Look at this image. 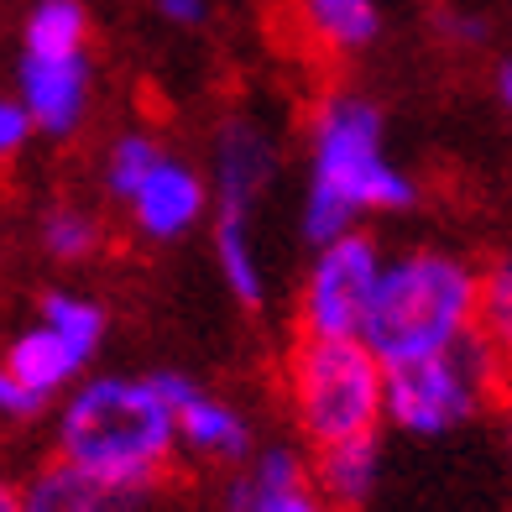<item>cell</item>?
I'll return each mask as SVG.
<instances>
[{
    "label": "cell",
    "instance_id": "obj_14",
    "mask_svg": "<svg viewBox=\"0 0 512 512\" xmlns=\"http://www.w3.org/2000/svg\"><path fill=\"white\" fill-rule=\"evenodd\" d=\"M209 251H215L220 283L241 309H262L267 304V262H262V241H256V215L241 209H209Z\"/></svg>",
    "mask_w": 512,
    "mask_h": 512
},
{
    "label": "cell",
    "instance_id": "obj_10",
    "mask_svg": "<svg viewBox=\"0 0 512 512\" xmlns=\"http://www.w3.org/2000/svg\"><path fill=\"white\" fill-rule=\"evenodd\" d=\"M277 168H283V152H277V136L267 121L236 110L225 115L209 136V209H241V215H256L262 194L272 189Z\"/></svg>",
    "mask_w": 512,
    "mask_h": 512
},
{
    "label": "cell",
    "instance_id": "obj_12",
    "mask_svg": "<svg viewBox=\"0 0 512 512\" xmlns=\"http://www.w3.org/2000/svg\"><path fill=\"white\" fill-rule=\"evenodd\" d=\"M225 512H335L298 445H256L225 481Z\"/></svg>",
    "mask_w": 512,
    "mask_h": 512
},
{
    "label": "cell",
    "instance_id": "obj_3",
    "mask_svg": "<svg viewBox=\"0 0 512 512\" xmlns=\"http://www.w3.org/2000/svg\"><path fill=\"white\" fill-rule=\"evenodd\" d=\"M476 330V267L450 246H408L382 256V277L361 324V345L387 366L424 361Z\"/></svg>",
    "mask_w": 512,
    "mask_h": 512
},
{
    "label": "cell",
    "instance_id": "obj_20",
    "mask_svg": "<svg viewBox=\"0 0 512 512\" xmlns=\"http://www.w3.org/2000/svg\"><path fill=\"white\" fill-rule=\"evenodd\" d=\"M42 413H48V403H42L32 387H21L11 371H6V361H0V418L27 424V418H42Z\"/></svg>",
    "mask_w": 512,
    "mask_h": 512
},
{
    "label": "cell",
    "instance_id": "obj_8",
    "mask_svg": "<svg viewBox=\"0 0 512 512\" xmlns=\"http://www.w3.org/2000/svg\"><path fill=\"white\" fill-rule=\"evenodd\" d=\"M382 241L371 230H345V236L319 241L309 256V272L298 283V304H293V324L298 335L314 340H356L371 293L382 277Z\"/></svg>",
    "mask_w": 512,
    "mask_h": 512
},
{
    "label": "cell",
    "instance_id": "obj_22",
    "mask_svg": "<svg viewBox=\"0 0 512 512\" xmlns=\"http://www.w3.org/2000/svg\"><path fill=\"white\" fill-rule=\"evenodd\" d=\"M492 100L502 115H512V58H497V68H492Z\"/></svg>",
    "mask_w": 512,
    "mask_h": 512
},
{
    "label": "cell",
    "instance_id": "obj_6",
    "mask_svg": "<svg viewBox=\"0 0 512 512\" xmlns=\"http://www.w3.org/2000/svg\"><path fill=\"white\" fill-rule=\"evenodd\" d=\"M382 377V361L361 340L298 335L283 361V398L304 445L319 450L335 439L382 429Z\"/></svg>",
    "mask_w": 512,
    "mask_h": 512
},
{
    "label": "cell",
    "instance_id": "obj_13",
    "mask_svg": "<svg viewBox=\"0 0 512 512\" xmlns=\"http://www.w3.org/2000/svg\"><path fill=\"white\" fill-rule=\"evenodd\" d=\"M309 476L319 486V497L330 502L335 512L371 507L377 492H382V476H387V439H382V429L335 439V445H319L309 455Z\"/></svg>",
    "mask_w": 512,
    "mask_h": 512
},
{
    "label": "cell",
    "instance_id": "obj_16",
    "mask_svg": "<svg viewBox=\"0 0 512 512\" xmlns=\"http://www.w3.org/2000/svg\"><path fill=\"white\" fill-rule=\"evenodd\" d=\"M21 512H131V502L79 476L74 465L48 460L32 481H21Z\"/></svg>",
    "mask_w": 512,
    "mask_h": 512
},
{
    "label": "cell",
    "instance_id": "obj_24",
    "mask_svg": "<svg viewBox=\"0 0 512 512\" xmlns=\"http://www.w3.org/2000/svg\"><path fill=\"white\" fill-rule=\"evenodd\" d=\"M0 512H21V486L11 476H0Z\"/></svg>",
    "mask_w": 512,
    "mask_h": 512
},
{
    "label": "cell",
    "instance_id": "obj_11",
    "mask_svg": "<svg viewBox=\"0 0 512 512\" xmlns=\"http://www.w3.org/2000/svg\"><path fill=\"white\" fill-rule=\"evenodd\" d=\"M157 387L173 408L178 450H189L209 465H241L256 450V424L236 398L183 377V371H157Z\"/></svg>",
    "mask_w": 512,
    "mask_h": 512
},
{
    "label": "cell",
    "instance_id": "obj_18",
    "mask_svg": "<svg viewBox=\"0 0 512 512\" xmlns=\"http://www.w3.org/2000/svg\"><path fill=\"white\" fill-rule=\"evenodd\" d=\"M100 246H105V220L89 204L63 199L42 215V251H48L53 262H89Z\"/></svg>",
    "mask_w": 512,
    "mask_h": 512
},
{
    "label": "cell",
    "instance_id": "obj_21",
    "mask_svg": "<svg viewBox=\"0 0 512 512\" xmlns=\"http://www.w3.org/2000/svg\"><path fill=\"white\" fill-rule=\"evenodd\" d=\"M152 6L178 32H194V27H204V21H209V0H152Z\"/></svg>",
    "mask_w": 512,
    "mask_h": 512
},
{
    "label": "cell",
    "instance_id": "obj_2",
    "mask_svg": "<svg viewBox=\"0 0 512 512\" xmlns=\"http://www.w3.org/2000/svg\"><path fill=\"white\" fill-rule=\"evenodd\" d=\"M58 460L115 497H147L168 481L178 460V424L173 408L152 377L136 371H89L58 398L53 418Z\"/></svg>",
    "mask_w": 512,
    "mask_h": 512
},
{
    "label": "cell",
    "instance_id": "obj_9",
    "mask_svg": "<svg viewBox=\"0 0 512 512\" xmlns=\"http://www.w3.org/2000/svg\"><path fill=\"white\" fill-rule=\"evenodd\" d=\"M115 209L147 246H178L209 220V178L199 162L162 147L147 162V173L115 199Z\"/></svg>",
    "mask_w": 512,
    "mask_h": 512
},
{
    "label": "cell",
    "instance_id": "obj_5",
    "mask_svg": "<svg viewBox=\"0 0 512 512\" xmlns=\"http://www.w3.org/2000/svg\"><path fill=\"white\" fill-rule=\"evenodd\" d=\"M95 16L89 0H32L21 21L16 100L32 115L37 136L68 142L95 110Z\"/></svg>",
    "mask_w": 512,
    "mask_h": 512
},
{
    "label": "cell",
    "instance_id": "obj_17",
    "mask_svg": "<svg viewBox=\"0 0 512 512\" xmlns=\"http://www.w3.org/2000/svg\"><path fill=\"white\" fill-rule=\"evenodd\" d=\"M476 335L512 371V241L492 251L486 267H476Z\"/></svg>",
    "mask_w": 512,
    "mask_h": 512
},
{
    "label": "cell",
    "instance_id": "obj_23",
    "mask_svg": "<svg viewBox=\"0 0 512 512\" xmlns=\"http://www.w3.org/2000/svg\"><path fill=\"white\" fill-rule=\"evenodd\" d=\"M445 27L455 42H486V21L481 16H445Z\"/></svg>",
    "mask_w": 512,
    "mask_h": 512
},
{
    "label": "cell",
    "instance_id": "obj_19",
    "mask_svg": "<svg viewBox=\"0 0 512 512\" xmlns=\"http://www.w3.org/2000/svg\"><path fill=\"white\" fill-rule=\"evenodd\" d=\"M32 136H37V126H32V115L21 110V100L0 95V168H11V162L32 147Z\"/></svg>",
    "mask_w": 512,
    "mask_h": 512
},
{
    "label": "cell",
    "instance_id": "obj_7",
    "mask_svg": "<svg viewBox=\"0 0 512 512\" xmlns=\"http://www.w3.org/2000/svg\"><path fill=\"white\" fill-rule=\"evenodd\" d=\"M110 335V314L95 293H79V288H53L42 293L37 319L6 345V371L32 387L42 403H58L79 377H89L100 345Z\"/></svg>",
    "mask_w": 512,
    "mask_h": 512
},
{
    "label": "cell",
    "instance_id": "obj_1",
    "mask_svg": "<svg viewBox=\"0 0 512 512\" xmlns=\"http://www.w3.org/2000/svg\"><path fill=\"white\" fill-rule=\"evenodd\" d=\"M413 204L418 178L387 147V110L366 89H324L304 126V241L319 246L345 230H366L377 215H408Z\"/></svg>",
    "mask_w": 512,
    "mask_h": 512
},
{
    "label": "cell",
    "instance_id": "obj_4",
    "mask_svg": "<svg viewBox=\"0 0 512 512\" xmlns=\"http://www.w3.org/2000/svg\"><path fill=\"white\" fill-rule=\"evenodd\" d=\"M512 382V371L502 356L486 345L476 330L434 351L424 361H403L387 366L382 377V424L398 429L403 439L434 445L460 429H471L476 418L492 408Z\"/></svg>",
    "mask_w": 512,
    "mask_h": 512
},
{
    "label": "cell",
    "instance_id": "obj_15",
    "mask_svg": "<svg viewBox=\"0 0 512 512\" xmlns=\"http://www.w3.org/2000/svg\"><path fill=\"white\" fill-rule=\"evenodd\" d=\"M298 21L330 58H361L382 37V0H298Z\"/></svg>",
    "mask_w": 512,
    "mask_h": 512
},
{
    "label": "cell",
    "instance_id": "obj_25",
    "mask_svg": "<svg viewBox=\"0 0 512 512\" xmlns=\"http://www.w3.org/2000/svg\"><path fill=\"white\" fill-rule=\"evenodd\" d=\"M507 455H512V403H507Z\"/></svg>",
    "mask_w": 512,
    "mask_h": 512
}]
</instances>
